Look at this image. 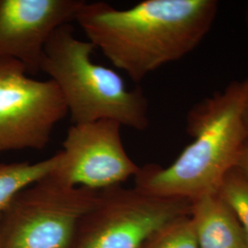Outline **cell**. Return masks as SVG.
<instances>
[{
    "instance_id": "1",
    "label": "cell",
    "mask_w": 248,
    "mask_h": 248,
    "mask_svg": "<svg viewBox=\"0 0 248 248\" xmlns=\"http://www.w3.org/2000/svg\"><path fill=\"white\" fill-rule=\"evenodd\" d=\"M216 0H143L118 9L87 2L76 22L88 41L134 82L194 51L213 28Z\"/></svg>"
},
{
    "instance_id": "2",
    "label": "cell",
    "mask_w": 248,
    "mask_h": 248,
    "mask_svg": "<svg viewBox=\"0 0 248 248\" xmlns=\"http://www.w3.org/2000/svg\"><path fill=\"white\" fill-rule=\"evenodd\" d=\"M248 93V77L192 107L186 127L192 142L167 168L153 164L140 168L134 187L190 202L217 194L248 139L243 119Z\"/></svg>"
},
{
    "instance_id": "3",
    "label": "cell",
    "mask_w": 248,
    "mask_h": 248,
    "mask_svg": "<svg viewBox=\"0 0 248 248\" xmlns=\"http://www.w3.org/2000/svg\"><path fill=\"white\" fill-rule=\"evenodd\" d=\"M95 49L76 36L71 24L62 25L45 46L41 72L60 90L72 124L111 120L144 131L150 121L143 91L128 89L117 72L94 62Z\"/></svg>"
},
{
    "instance_id": "4",
    "label": "cell",
    "mask_w": 248,
    "mask_h": 248,
    "mask_svg": "<svg viewBox=\"0 0 248 248\" xmlns=\"http://www.w3.org/2000/svg\"><path fill=\"white\" fill-rule=\"evenodd\" d=\"M98 195L51 176L28 186L0 216V248H73Z\"/></svg>"
},
{
    "instance_id": "5",
    "label": "cell",
    "mask_w": 248,
    "mask_h": 248,
    "mask_svg": "<svg viewBox=\"0 0 248 248\" xmlns=\"http://www.w3.org/2000/svg\"><path fill=\"white\" fill-rule=\"evenodd\" d=\"M191 202L120 186L99 191L73 248H142L170 223L189 215Z\"/></svg>"
},
{
    "instance_id": "6",
    "label": "cell",
    "mask_w": 248,
    "mask_h": 248,
    "mask_svg": "<svg viewBox=\"0 0 248 248\" xmlns=\"http://www.w3.org/2000/svg\"><path fill=\"white\" fill-rule=\"evenodd\" d=\"M66 114L52 80L34 79L18 61L0 59V154L44 149Z\"/></svg>"
},
{
    "instance_id": "7",
    "label": "cell",
    "mask_w": 248,
    "mask_h": 248,
    "mask_svg": "<svg viewBox=\"0 0 248 248\" xmlns=\"http://www.w3.org/2000/svg\"><path fill=\"white\" fill-rule=\"evenodd\" d=\"M122 127L111 120L72 124L58 153L59 163L50 176L65 186L95 191L135 177L140 167L126 152Z\"/></svg>"
},
{
    "instance_id": "8",
    "label": "cell",
    "mask_w": 248,
    "mask_h": 248,
    "mask_svg": "<svg viewBox=\"0 0 248 248\" xmlns=\"http://www.w3.org/2000/svg\"><path fill=\"white\" fill-rule=\"evenodd\" d=\"M84 0H0V59L37 75L45 48L59 27L71 24Z\"/></svg>"
},
{
    "instance_id": "9",
    "label": "cell",
    "mask_w": 248,
    "mask_h": 248,
    "mask_svg": "<svg viewBox=\"0 0 248 248\" xmlns=\"http://www.w3.org/2000/svg\"><path fill=\"white\" fill-rule=\"evenodd\" d=\"M189 216L200 248H248L237 217L218 193L191 202Z\"/></svg>"
},
{
    "instance_id": "10",
    "label": "cell",
    "mask_w": 248,
    "mask_h": 248,
    "mask_svg": "<svg viewBox=\"0 0 248 248\" xmlns=\"http://www.w3.org/2000/svg\"><path fill=\"white\" fill-rule=\"evenodd\" d=\"M59 163V154L36 163L0 164V216L28 186L50 176Z\"/></svg>"
},
{
    "instance_id": "11",
    "label": "cell",
    "mask_w": 248,
    "mask_h": 248,
    "mask_svg": "<svg viewBox=\"0 0 248 248\" xmlns=\"http://www.w3.org/2000/svg\"><path fill=\"white\" fill-rule=\"evenodd\" d=\"M239 221L248 241V180L232 169L218 192Z\"/></svg>"
},
{
    "instance_id": "12",
    "label": "cell",
    "mask_w": 248,
    "mask_h": 248,
    "mask_svg": "<svg viewBox=\"0 0 248 248\" xmlns=\"http://www.w3.org/2000/svg\"><path fill=\"white\" fill-rule=\"evenodd\" d=\"M142 248H200L190 216L170 223L154 235Z\"/></svg>"
},
{
    "instance_id": "13",
    "label": "cell",
    "mask_w": 248,
    "mask_h": 248,
    "mask_svg": "<svg viewBox=\"0 0 248 248\" xmlns=\"http://www.w3.org/2000/svg\"><path fill=\"white\" fill-rule=\"evenodd\" d=\"M233 169L248 180V138L241 148Z\"/></svg>"
},
{
    "instance_id": "14",
    "label": "cell",
    "mask_w": 248,
    "mask_h": 248,
    "mask_svg": "<svg viewBox=\"0 0 248 248\" xmlns=\"http://www.w3.org/2000/svg\"><path fill=\"white\" fill-rule=\"evenodd\" d=\"M243 119H244V124H245V128H246L248 138V96H247V99H246V102H245V107H244Z\"/></svg>"
},
{
    "instance_id": "15",
    "label": "cell",
    "mask_w": 248,
    "mask_h": 248,
    "mask_svg": "<svg viewBox=\"0 0 248 248\" xmlns=\"http://www.w3.org/2000/svg\"><path fill=\"white\" fill-rule=\"evenodd\" d=\"M245 21H246V26L248 30V4L247 5L246 10H245Z\"/></svg>"
}]
</instances>
